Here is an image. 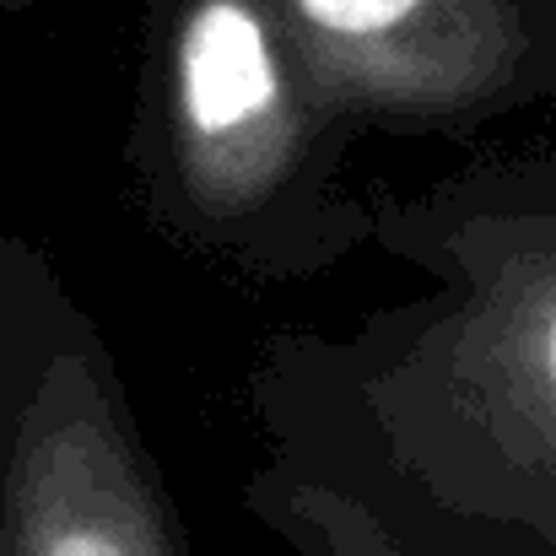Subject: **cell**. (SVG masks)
<instances>
[{"label": "cell", "mask_w": 556, "mask_h": 556, "mask_svg": "<svg viewBox=\"0 0 556 556\" xmlns=\"http://www.w3.org/2000/svg\"><path fill=\"white\" fill-rule=\"evenodd\" d=\"M405 254L432 298L341 346H292L265 378L292 459L325 465L298 481L372 519L400 508L410 541L556 556V205L454 189Z\"/></svg>", "instance_id": "obj_1"}, {"label": "cell", "mask_w": 556, "mask_h": 556, "mask_svg": "<svg viewBox=\"0 0 556 556\" xmlns=\"http://www.w3.org/2000/svg\"><path fill=\"white\" fill-rule=\"evenodd\" d=\"M92 438V363L49 341L0 470V556H168L130 470Z\"/></svg>", "instance_id": "obj_2"}, {"label": "cell", "mask_w": 556, "mask_h": 556, "mask_svg": "<svg viewBox=\"0 0 556 556\" xmlns=\"http://www.w3.org/2000/svg\"><path fill=\"white\" fill-rule=\"evenodd\" d=\"M174 157L205 211L265 205L287 185L292 103L265 22L249 0H200L174 54Z\"/></svg>", "instance_id": "obj_3"}, {"label": "cell", "mask_w": 556, "mask_h": 556, "mask_svg": "<svg viewBox=\"0 0 556 556\" xmlns=\"http://www.w3.org/2000/svg\"><path fill=\"white\" fill-rule=\"evenodd\" d=\"M49 341L54 330H49V292L38 281V265L27 260V249L0 238V470L16 432V410L38 378Z\"/></svg>", "instance_id": "obj_4"}, {"label": "cell", "mask_w": 556, "mask_h": 556, "mask_svg": "<svg viewBox=\"0 0 556 556\" xmlns=\"http://www.w3.org/2000/svg\"><path fill=\"white\" fill-rule=\"evenodd\" d=\"M303 22L336 43H372L383 33H400L421 0H298Z\"/></svg>", "instance_id": "obj_5"}]
</instances>
